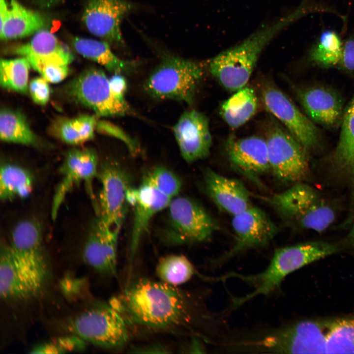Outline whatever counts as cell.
I'll list each match as a JSON object with an SVG mask.
<instances>
[{
    "label": "cell",
    "instance_id": "6da1fadb",
    "mask_svg": "<svg viewBox=\"0 0 354 354\" xmlns=\"http://www.w3.org/2000/svg\"><path fill=\"white\" fill-rule=\"evenodd\" d=\"M188 299L177 287L140 279L128 284L110 303L127 324L166 329L190 323L192 308Z\"/></svg>",
    "mask_w": 354,
    "mask_h": 354
},
{
    "label": "cell",
    "instance_id": "7a4b0ae2",
    "mask_svg": "<svg viewBox=\"0 0 354 354\" xmlns=\"http://www.w3.org/2000/svg\"><path fill=\"white\" fill-rule=\"evenodd\" d=\"M328 320H305L235 342L233 350L255 353L324 354Z\"/></svg>",
    "mask_w": 354,
    "mask_h": 354
},
{
    "label": "cell",
    "instance_id": "3957f363",
    "mask_svg": "<svg viewBox=\"0 0 354 354\" xmlns=\"http://www.w3.org/2000/svg\"><path fill=\"white\" fill-rule=\"evenodd\" d=\"M267 201L283 221L292 228L322 232L335 221L334 206L319 191L300 182Z\"/></svg>",
    "mask_w": 354,
    "mask_h": 354
},
{
    "label": "cell",
    "instance_id": "277c9868",
    "mask_svg": "<svg viewBox=\"0 0 354 354\" xmlns=\"http://www.w3.org/2000/svg\"><path fill=\"white\" fill-rule=\"evenodd\" d=\"M339 247L324 241H310L276 249L270 263L262 272L255 275L233 276L251 283L255 289L244 297L236 299L239 306L260 295L272 293L279 288L289 274L303 266L337 252Z\"/></svg>",
    "mask_w": 354,
    "mask_h": 354
},
{
    "label": "cell",
    "instance_id": "5b68a950",
    "mask_svg": "<svg viewBox=\"0 0 354 354\" xmlns=\"http://www.w3.org/2000/svg\"><path fill=\"white\" fill-rule=\"evenodd\" d=\"M18 274L33 296L41 293L51 278V268L38 221L28 218L17 223L8 243Z\"/></svg>",
    "mask_w": 354,
    "mask_h": 354
},
{
    "label": "cell",
    "instance_id": "8992f818",
    "mask_svg": "<svg viewBox=\"0 0 354 354\" xmlns=\"http://www.w3.org/2000/svg\"><path fill=\"white\" fill-rule=\"evenodd\" d=\"M204 73L200 63L165 53L146 80L144 88L153 98L191 105Z\"/></svg>",
    "mask_w": 354,
    "mask_h": 354
},
{
    "label": "cell",
    "instance_id": "52a82bcc",
    "mask_svg": "<svg viewBox=\"0 0 354 354\" xmlns=\"http://www.w3.org/2000/svg\"><path fill=\"white\" fill-rule=\"evenodd\" d=\"M127 324L110 303H96L70 317L65 323L70 334L105 349H116L127 342Z\"/></svg>",
    "mask_w": 354,
    "mask_h": 354
},
{
    "label": "cell",
    "instance_id": "ba28073f",
    "mask_svg": "<svg viewBox=\"0 0 354 354\" xmlns=\"http://www.w3.org/2000/svg\"><path fill=\"white\" fill-rule=\"evenodd\" d=\"M163 239L173 245L204 242L212 237L216 225L199 203L186 196L173 198L168 207Z\"/></svg>",
    "mask_w": 354,
    "mask_h": 354
},
{
    "label": "cell",
    "instance_id": "9c48e42d",
    "mask_svg": "<svg viewBox=\"0 0 354 354\" xmlns=\"http://www.w3.org/2000/svg\"><path fill=\"white\" fill-rule=\"evenodd\" d=\"M65 93L75 101L92 110L99 117H118L133 114L125 100L112 91L109 80L100 69L89 68L71 80Z\"/></svg>",
    "mask_w": 354,
    "mask_h": 354
},
{
    "label": "cell",
    "instance_id": "30bf717a",
    "mask_svg": "<svg viewBox=\"0 0 354 354\" xmlns=\"http://www.w3.org/2000/svg\"><path fill=\"white\" fill-rule=\"evenodd\" d=\"M266 141L270 170L277 179L295 184L307 178L310 168L306 149L292 134L273 123Z\"/></svg>",
    "mask_w": 354,
    "mask_h": 354
},
{
    "label": "cell",
    "instance_id": "8fae6325",
    "mask_svg": "<svg viewBox=\"0 0 354 354\" xmlns=\"http://www.w3.org/2000/svg\"><path fill=\"white\" fill-rule=\"evenodd\" d=\"M98 177L101 188L96 206L97 217L107 225L120 229L129 205L130 177L114 162L104 164L99 170Z\"/></svg>",
    "mask_w": 354,
    "mask_h": 354
},
{
    "label": "cell",
    "instance_id": "7c38bea8",
    "mask_svg": "<svg viewBox=\"0 0 354 354\" xmlns=\"http://www.w3.org/2000/svg\"><path fill=\"white\" fill-rule=\"evenodd\" d=\"M98 157L90 148L69 150L59 168L60 180L55 190L51 206V216L56 220L67 195L75 187L84 183L93 200V182L99 173Z\"/></svg>",
    "mask_w": 354,
    "mask_h": 354
},
{
    "label": "cell",
    "instance_id": "4fadbf2b",
    "mask_svg": "<svg viewBox=\"0 0 354 354\" xmlns=\"http://www.w3.org/2000/svg\"><path fill=\"white\" fill-rule=\"evenodd\" d=\"M234 243L216 260L222 263L245 250L267 246L278 233L276 224L262 209L252 206L233 216Z\"/></svg>",
    "mask_w": 354,
    "mask_h": 354
},
{
    "label": "cell",
    "instance_id": "5bb4252c",
    "mask_svg": "<svg viewBox=\"0 0 354 354\" xmlns=\"http://www.w3.org/2000/svg\"><path fill=\"white\" fill-rule=\"evenodd\" d=\"M135 8V5L129 0H88L82 20L92 34L110 45L124 47L121 25Z\"/></svg>",
    "mask_w": 354,
    "mask_h": 354
},
{
    "label": "cell",
    "instance_id": "9a60e30c",
    "mask_svg": "<svg viewBox=\"0 0 354 354\" xmlns=\"http://www.w3.org/2000/svg\"><path fill=\"white\" fill-rule=\"evenodd\" d=\"M261 99L266 110L286 126L305 149L317 145L316 127L279 88L271 83L265 84L261 89Z\"/></svg>",
    "mask_w": 354,
    "mask_h": 354
},
{
    "label": "cell",
    "instance_id": "2e32d148",
    "mask_svg": "<svg viewBox=\"0 0 354 354\" xmlns=\"http://www.w3.org/2000/svg\"><path fill=\"white\" fill-rule=\"evenodd\" d=\"M119 231L107 225L97 217L91 225L83 246L82 257L85 264L102 275L115 276Z\"/></svg>",
    "mask_w": 354,
    "mask_h": 354
},
{
    "label": "cell",
    "instance_id": "e0dca14e",
    "mask_svg": "<svg viewBox=\"0 0 354 354\" xmlns=\"http://www.w3.org/2000/svg\"><path fill=\"white\" fill-rule=\"evenodd\" d=\"M181 155L188 163L207 156L212 144L207 118L192 110L181 115L173 128Z\"/></svg>",
    "mask_w": 354,
    "mask_h": 354
},
{
    "label": "cell",
    "instance_id": "ac0fdd59",
    "mask_svg": "<svg viewBox=\"0 0 354 354\" xmlns=\"http://www.w3.org/2000/svg\"><path fill=\"white\" fill-rule=\"evenodd\" d=\"M172 199L153 187L143 182L138 187L131 188L129 191L128 203L133 208L129 248L130 264L150 221L157 213L168 207Z\"/></svg>",
    "mask_w": 354,
    "mask_h": 354
},
{
    "label": "cell",
    "instance_id": "d6986e66",
    "mask_svg": "<svg viewBox=\"0 0 354 354\" xmlns=\"http://www.w3.org/2000/svg\"><path fill=\"white\" fill-rule=\"evenodd\" d=\"M204 183L206 192L215 205L232 216L253 206L247 189L236 179L207 169L205 171Z\"/></svg>",
    "mask_w": 354,
    "mask_h": 354
},
{
    "label": "cell",
    "instance_id": "ffe728a7",
    "mask_svg": "<svg viewBox=\"0 0 354 354\" xmlns=\"http://www.w3.org/2000/svg\"><path fill=\"white\" fill-rule=\"evenodd\" d=\"M226 150L231 164L248 176L256 177L270 170L266 141L260 137L230 138Z\"/></svg>",
    "mask_w": 354,
    "mask_h": 354
},
{
    "label": "cell",
    "instance_id": "44dd1931",
    "mask_svg": "<svg viewBox=\"0 0 354 354\" xmlns=\"http://www.w3.org/2000/svg\"><path fill=\"white\" fill-rule=\"evenodd\" d=\"M298 95L306 113L313 120L333 125L341 118L342 102L334 91L323 87H315L299 91Z\"/></svg>",
    "mask_w": 354,
    "mask_h": 354
},
{
    "label": "cell",
    "instance_id": "7402d4cb",
    "mask_svg": "<svg viewBox=\"0 0 354 354\" xmlns=\"http://www.w3.org/2000/svg\"><path fill=\"white\" fill-rule=\"evenodd\" d=\"M46 18L38 12L28 9L17 0H8V8L3 21L0 23L1 40L25 37L44 29Z\"/></svg>",
    "mask_w": 354,
    "mask_h": 354
},
{
    "label": "cell",
    "instance_id": "603a6c76",
    "mask_svg": "<svg viewBox=\"0 0 354 354\" xmlns=\"http://www.w3.org/2000/svg\"><path fill=\"white\" fill-rule=\"evenodd\" d=\"M14 52L27 59L54 61L67 64L74 59L68 48L51 32L44 29L34 33L27 43L17 47Z\"/></svg>",
    "mask_w": 354,
    "mask_h": 354
},
{
    "label": "cell",
    "instance_id": "cb8c5ba5",
    "mask_svg": "<svg viewBox=\"0 0 354 354\" xmlns=\"http://www.w3.org/2000/svg\"><path fill=\"white\" fill-rule=\"evenodd\" d=\"M330 170L346 179L354 192V116L344 115L338 144L330 160Z\"/></svg>",
    "mask_w": 354,
    "mask_h": 354
},
{
    "label": "cell",
    "instance_id": "d4e9b609",
    "mask_svg": "<svg viewBox=\"0 0 354 354\" xmlns=\"http://www.w3.org/2000/svg\"><path fill=\"white\" fill-rule=\"evenodd\" d=\"M72 43L78 54L100 64L114 74L130 71L138 64L137 61L119 58L112 51L110 44L102 40L75 37Z\"/></svg>",
    "mask_w": 354,
    "mask_h": 354
},
{
    "label": "cell",
    "instance_id": "484cf974",
    "mask_svg": "<svg viewBox=\"0 0 354 354\" xmlns=\"http://www.w3.org/2000/svg\"><path fill=\"white\" fill-rule=\"evenodd\" d=\"M95 116L82 115L75 118H59L52 123V135L66 144L79 145L92 140L97 122Z\"/></svg>",
    "mask_w": 354,
    "mask_h": 354
},
{
    "label": "cell",
    "instance_id": "4316f807",
    "mask_svg": "<svg viewBox=\"0 0 354 354\" xmlns=\"http://www.w3.org/2000/svg\"><path fill=\"white\" fill-rule=\"evenodd\" d=\"M0 296L4 301L18 302L33 296L21 279L8 244L1 245L0 254Z\"/></svg>",
    "mask_w": 354,
    "mask_h": 354
},
{
    "label": "cell",
    "instance_id": "83f0119b",
    "mask_svg": "<svg viewBox=\"0 0 354 354\" xmlns=\"http://www.w3.org/2000/svg\"><path fill=\"white\" fill-rule=\"evenodd\" d=\"M34 178L28 169L20 166L3 163L0 171V198L7 202L24 199L33 188Z\"/></svg>",
    "mask_w": 354,
    "mask_h": 354
},
{
    "label": "cell",
    "instance_id": "f1b7e54d",
    "mask_svg": "<svg viewBox=\"0 0 354 354\" xmlns=\"http://www.w3.org/2000/svg\"><path fill=\"white\" fill-rule=\"evenodd\" d=\"M257 104L253 89L243 88L224 101L221 104L220 114L229 126L236 128L253 117L256 111Z\"/></svg>",
    "mask_w": 354,
    "mask_h": 354
},
{
    "label": "cell",
    "instance_id": "f546056e",
    "mask_svg": "<svg viewBox=\"0 0 354 354\" xmlns=\"http://www.w3.org/2000/svg\"><path fill=\"white\" fill-rule=\"evenodd\" d=\"M0 138L4 142L35 146L38 138L20 111L3 108L0 112Z\"/></svg>",
    "mask_w": 354,
    "mask_h": 354
},
{
    "label": "cell",
    "instance_id": "4dcf8cb0",
    "mask_svg": "<svg viewBox=\"0 0 354 354\" xmlns=\"http://www.w3.org/2000/svg\"><path fill=\"white\" fill-rule=\"evenodd\" d=\"M160 281L177 287L190 280L195 271L190 261L181 254H171L162 257L156 266Z\"/></svg>",
    "mask_w": 354,
    "mask_h": 354
},
{
    "label": "cell",
    "instance_id": "1f68e13d",
    "mask_svg": "<svg viewBox=\"0 0 354 354\" xmlns=\"http://www.w3.org/2000/svg\"><path fill=\"white\" fill-rule=\"evenodd\" d=\"M326 354L354 353V314L328 320Z\"/></svg>",
    "mask_w": 354,
    "mask_h": 354
},
{
    "label": "cell",
    "instance_id": "d6a6232c",
    "mask_svg": "<svg viewBox=\"0 0 354 354\" xmlns=\"http://www.w3.org/2000/svg\"><path fill=\"white\" fill-rule=\"evenodd\" d=\"M31 65L28 59L21 58L1 59L0 84L3 88L21 93L29 90L28 80Z\"/></svg>",
    "mask_w": 354,
    "mask_h": 354
},
{
    "label": "cell",
    "instance_id": "836d02e7",
    "mask_svg": "<svg viewBox=\"0 0 354 354\" xmlns=\"http://www.w3.org/2000/svg\"><path fill=\"white\" fill-rule=\"evenodd\" d=\"M343 43L334 31L326 30L320 35L309 53V59L323 67L339 64Z\"/></svg>",
    "mask_w": 354,
    "mask_h": 354
},
{
    "label": "cell",
    "instance_id": "e575fe53",
    "mask_svg": "<svg viewBox=\"0 0 354 354\" xmlns=\"http://www.w3.org/2000/svg\"><path fill=\"white\" fill-rule=\"evenodd\" d=\"M141 182L149 185L171 199L178 196L182 183L180 178L172 171L157 166L148 170Z\"/></svg>",
    "mask_w": 354,
    "mask_h": 354
},
{
    "label": "cell",
    "instance_id": "d590c367",
    "mask_svg": "<svg viewBox=\"0 0 354 354\" xmlns=\"http://www.w3.org/2000/svg\"><path fill=\"white\" fill-rule=\"evenodd\" d=\"M27 59L31 67L38 72L41 76L48 82L59 83L63 81L69 74L68 64L54 61L33 59Z\"/></svg>",
    "mask_w": 354,
    "mask_h": 354
},
{
    "label": "cell",
    "instance_id": "8d00e7d4",
    "mask_svg": "<svg viewBox=\"0 0 354 354\" xmlns=\"http://www.w3.org/2000/svg\"><path fill=\"white\" fill-rule=\"evenodd\" d=\"M96 130L122 141L126 146L130 153L133 156L140 151V146L136 140L131 138L118 126L106 120L97 121Z\"/></svg>",
    "mask_w": 354,
    "mask_h": 354
},
{
    "label": "cell",
    "instance_id": "74e56055",
    "mask_svg": "<svg viewBox=\"0 0 354 354\" xmlns=\"http://www.w3.org/2000/svg\"><path fill=\"white\" fill-rule=\"evenodd\" d=\"M82 339L71 335L69 337L59 339L56 342L44 343L37 347L40 354L62 353L69 350H74L83 346Z\"/></svg>",
    "mask_w": 354,
    "mask_h": 354
},
{
    "label": "cell",
    "instance_id": "f35d334b",
    "mask_svg": "<svg viewBox=\"0 0 354 354\" xmlns=\"http://www.w3.org/2000/svg\"><path fill=\"white\" fill-rule=\"evenodd\" d=\"M29 90L32 100L36 104L44 106L48 103L50 89L48 82L42 77L32 79L30 82Z\"/></svg>",
    "mask_w": 354,
    "mask_h": 354
},
{
    "label": "cell",
    "instance_id": "ab89813d",
    "mask_svg": "<svg viewBox=\"0 0 354 354\" xmlns=\"http://www.w3.org/2000/svg\"><path fill=\"white\" fill-rule=\"evenodd\" d=\"M348 71L354 70V39L349 38L343 44L339 64Z\"/></svg>",
    "mask_w": 354,
    "mask_h": 354
},
{
    "label": "cell",
    "instance_id": "60d3db41",
    "mask_svg": "<svg viewBox=\"0 0 354 354\" xmlns=\"http://www.w3.org/2000/svg\"><path fill=\"white\" fill-rule=\"evenodd\" d=\"M109 80L113 93L119 99L125 100L124 95L127 89V83L125 78L121 73H115Z\"/></svg>",
    "mask_w": 354,
    "mask_h": 354
},
{
    "label": "cell",
    "instance_id": "b9f144b4",
    "mask_svg": "<svg viewBox=\"0 0 354 354\" xmlns=\"http://www.w3.org/2000/svg\"><path fill=\"white\" fill-rule=\"evenodd\" d=\"M133 352L134 353H168V352H166L167 350L166 348L164 347L163 346H162L161 345H150L147 347H141L139 348H136L135 349H133Z\"/></svg>",
    "mask_w": 354,
    "mask_h": 354
},
{
    "label": "cell",
    "instance_id": "7bdbcfd3",
    "mask_svg": "<svg viewBox=\"0 0 354 354\" xmlns=\"http://www.w3.org/2000/svg\"><path fill=\"white\" fill-rule=\"evenodd\" d=\"M64 0H37V1L39 6L47 8L59 4Z\"/></svg>",
    "mask_w": 354,
    "mask_h": 354
},
{
    "label": "cell",
    "instance_id": "ee69618b",
    "mask_svg": "<svg viewBox=\"0 0 354 354\" xmlns=\"http://www.w3.org/2000/svg\"><path fill=\"white\" fill-rule=\"evenodd\" d=\"M348 240L351 245L354 248V219L353 221L352 225L348 235Z\"/></svg>",
    "mask_w": 354,
    "mask_h": 354
},
{
    "label": "cell",
    "instance_id": "f6af8a7d",
    "mask_svg": "<svg viewBox=\"0 0 354 354\" xmlns=\"http://www.w3.org/2000/svg\"><path fill=\"white\" fill-rule=\"evenodd\" d=\"M345 114L354 116V98L345 112Z\"/></svg>",
    "mask_w": 354,
    "mask_h": 354
}]
</instances>
